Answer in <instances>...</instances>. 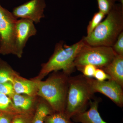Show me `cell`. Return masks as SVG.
I'll use <instances>...</instances> for the list:
<instances>
[{
    "mask_svg": "<svg viewBox=\"0 0 123 123\" xmlns=\"http://www.w3.org/2000/svg\"><path fill=\"white\" fill-rule=\"evenodd\" d=\"M107 15L89 35L83 38L86 44L112 47L114 44L123 31V5L116 4Z\"/></svg>",
    "mask_w": 123,
    "mask_h": 123,
    "instance_id": "6da1fadb",
    "label": "cell"
},
{
    "mask_svg": "<svg viewBox=\"0 0 123 123\" xmlns=\"http://www.w3.org/2000/svg\"><path fill=\"white\" fill-rule=\"evenodd\" d=\"M85 44L83 38L70 46L62 41L56 43L53 54L47 62L42 64L38 75L33 79L40 81L50 73L60 70L70 76L76 68L74 63L75 58Z\"/></svg>",
    "mask_w": 123,
    "mask_h": 123,
    "instance_id": "7a4b0ae2",
    "label": "cell"
},
{
    "mask_svg": "<svg viewBox=\"0 0 123 123\" xmlns=\"http://www.w3.org/2000/svg\"><path fill=\"white\" fill-rule=\"evenodd\" d=\"M55 73L45 81L38 82L37 96L46 101L54 112H64L70 76L62 72Z\"/></svg>",
    "mask_w": 123,
    "mask_h": 123,
    "instance_id": "3957f363",
    "label": "cell"
},
{
    "mask_svg": "<svg viewBox=\"0 0 123 123\" xmlns=\"http://www.w3.org/2000/svg\"><path fill=\"white\" fill-rule=\"evenodd\" d=\"M95 93L89 78L83 75L69 76L64 113L70 118L86 111Z\"/></svg>",
    "mask_w": 123,
    "mask_h": 123,
    "instance_id": "277c9868",
    "label": "cell"
},
{
    "mask_svg": "<svg viewBox=\"0 0 123 123\" xmlns=\"http://www.w3.org/2000/svg\"><path fill=\"white\" fill-rule=\"evenodd\" d=\"M116 55L112 47L92 46L86 43L77 55L74 63L79 70L87 64L102 69L110 64Z\"/></svg>",
    "mask_w": 123,
    "mask_h": 123,
    "instance_id": "5b68a950",
    "label": "cell"
},
{
    "mask_svg": "<svg viewBox=\"0 0 123 123\" xmlns=\"http://www.w3.org/2000/svg\"><path fill=\"white\" fill-rule=\"evenodd\" d=\"M18 19L0 4V55H14L16 24Z\"/></svg>",
    "mask_w": 123,
    "mask_h": 123,
    "instance_id": "8992f818",
    "label": "cell"
},
{
    "mask_svg": "<svg viewBox=\"0 0 123 123\" xmlns=\"http://www.w3.org/2000/svg\"><path fill=\"white\" fill-rule=\"evenodd\" d=\"M46 7L45 0H30L14 8L12 13L17 19H28L37 24L45 17Z\"/></svg>",
    "mask_w": 123,
    "mask_h": 123,
    "instance_id": "52a82bcc",
    "label": "cell"
},
{
    "mask_svg": "<svg viewBox=\"0 0 123 123\" xmlns=\"http://www.w3.org/2000/svg\"><path fill=\"white\" fill-rule=\"evenodd\" d=\"M94 93L99 92L109 98L119 107L123 106V87L112 80L100 81L89 78Z\"/></svg>",
    "mask_w": 123,
    "mask_h": 123,
    "instance_id": "ba28073f",
    "label": "cell"
},
{
    "mask_svg": "<svg viewBox=\"0 0 123 123\" xmlns=\"http://www.w3.org/2000/svg\"><path fill=\"white\" fill-rule=\"evenodd\" d=\"M34 23L26 19L18 20L15 30L14 55L19 58L22 57L23 50L30 37L37 33Z\"/></svg>",
    "mask_w": 123,
    "mask_h": 123,
    "instance_id": "9c48e42d",
    "label": "cell"
},
{
    "mask_svg": "<svg viewBox=\"0 0 123 123\" xmlns=\"http://www.w3.org/2000/svg\"><path fill=\"white\" fill-rule=\"evenodd\" d=\"M99 99L91 100L89 110L73 117L75 121L81 123H107L104 121L98 111Z\"/></svg>",
    "mask_w": 123,
    "mask_h": 123,
    "instance_id": "30bf717a",
    "label": "cell"
},
{
    "mask_svg": "<svg viewBox=\"0 0 123 123\" xmlns=\"http://www.w3.org/2000/svg\"><path fill=\"white\" fill-rule=\"evenodd\" d=\"M38 82L34 79L28 80L19 77L13 83L15 93L36 97L37 96Z\"/></svg>",
    "mask_w": 123,
    "mask_h": 123,
    "instance_id": "8fae6325",
    "label": "cell"
},
{
    "mask_svg": "<svg viewBox=\"0 0 123 123\" xmlns=\"http://www.w3.org/2000/svg\"><path fill=\"white\" fill-rule=\"evenodd\" d=\"M102 69L110 76L111 80L123 87V56L116 55L110 64Z\"/></svg>",
    "mask_w": 123,
    "mask_h": 123,
    "instance_id": "7c38bea8",
    "label": "cell"
},
{
    "mask_svg": "<svg viewBox=\"0 0 123 123\" xmlns=\"http://www.w3.org/2000/svg\"><path fill=\"white\" fill-rule=\"evenodd\" d=\"M36 97L15 93L11 98L20 113H32L35 112L36 108Z\"/></svg>",
    "mask_w": 123,
    "mask_h": 123,
    "instance_id": "4fadbf2b",
    "label": "cell"
},
{
    "mask_svg": "<svg viewBox=\"0 0 123 123\" xmlns=\"http://www.w3.org/2000/svg\"><path fill=\"white\" fill-rule=\"evenodd\" d=\"M54 112L46 101L40 102L36 106L31 123H44L46 117Z\"/></svg>",
    "mask_w": 123,
    "mask_h": 123,
    "instance_id": "5bb4252c",
    "label": "cell"
},
{
    "mask_svg": "<svg viewBox=\"0 0 123 123\" xmlns=\"http://www.w3.org/2000/svg\"><path fill=\"white\" fill-rule=\"evenodd\" d=\"M20 77L6 62L0 60V84L7 82L13 84L15 79Z\"/></svg>",
    "mask_w": 123,
    "mask_h": 123,
    "instance_id": "9a60e30c",
    "label": "cell"
},
{
    "mask_svg": "<svg viewBox=\"0 0 123 123\" xmlns=\"http://www.w3.org/2000/svg\"><path fill=\"white\" fill-rule=\"evenodd\" d=\"M0 111L13 115L20 114L16 109L11 98L0 93Z\"/></svg>",
    "mask_w": 123,
    "mask_h": 123,
    "instance_id": "2e32d148",
    "label": "cell"
},
{
    "mask_svg": "<svg viewBox=\"0 0 123 123\" xmlns=\"http://www.w3.org/2000/svg\"><path fill=\"white\" fill-rule=\"evenodd\" d=\"M44 123H74L64 112H54L46 117Z\"/></svg>",
    "mask_w": 123,
    "mask_h": 123,
    "instance_id": "e0dca14e",
    "label": "cell"
},
{
    "mask_svg": "<svg viewBox=\"0 0 123 123\" xmlns=\"http://www.w3.org/2000/svg\"><path fill=\"white\" fill-rule=\"evenodd\" d=\"M105 15L103 13L99 11L94 14L87 26V35H89L92 33L102 21Z\"/></svg>",
    "mask_w": 123,
    "mask_h": 123,
    "instance_id": "ac0fdd59",
    "label": "cell"
},
{
    "mask_svg": "<svg viewBox=\"0 0 123 123\" xmlns=\"http://www.w3.org/2000/svg\"><path fill=\"white\" fill-rule=\"evenodd\" d=\"M117 0H97L99 11L107 15L115 5Z\"/></svg>",
    "mask_w": 123,
    "mask_h": 123,
    "instance_id": "d6986e66",
    "label": "cell"
},
{
    "mask_svg": "<svg viewBox=\"0 0 123 123\" xmlns=\"http://www.w3.org/2000/svg\"><path fill=\"white\" fill-rule=\"evenodd\" d=\"M34 112L20 113L14 115L11 123H31Z\"/></svg>",
    "mask_w": 123,
    "mask_h": 123,
    "instance_id": "ffe728a7",
    "label": "cell"
},
{
    "mask_svg": "<svg viewBox=\"0 0 123 123\" xmlns=\"http://www.w3.org/2000/svg\"><path fill=\"white\" fill-rule=\"evenodd\" d=\"M0 93L11 98L15 94L12 83L7 82L0 84Z\"/></svg>",
    "mask_w": 123,
    "mask_h": 123,
    "instance_id": "44dd1931",
    "label": "cell"
},
{
    "mask_svg": "<svg viewBox=\"0 0 123 123\" xmlns=\"http://www.w3.org/2000/svg\"><path fill=\"white\" fill-rule=\"evenodd\" d=\"M112 48L117 55L123 56V32L118 36Z\"/></svg>",
    "mask_w": 123,
    "mask_h": 123,
    "instance_id": "7402d4cb",
    "label": "cell"
},
{
    "mask_svg": "<svg viewBox=\"0 0 123 123\" xmlns=\"http://www.w3.org/2000/svg\"><path fill=\"white\" fill-rule=\"evenodd\" d=\"M97 68L94 65L91 64H87L84 65L79 69L83 75L88 78L93 77L95 70Z\"/></svg>",
    "mask_w": 123,
    "mask_h": 123,
    "instance_id": "603a6c76",
    "label": "cell"
},
{
    "mask_svg": "<svg viewBox=\"0 0 123 123\" xmlns=\"http://www.w3.org/2000/svg\"><path fill=\"white\" fill-rule=\"evenodd\" d=\"M93 77L99 81H102L106 80H110L111 78L102 69L97 68Z\"/></svg>",
    "mask_w": 123,
    "mask_h": 123,
    "instance_id": "cb8c5ba5",
    "label": "cell"
},
{
    "mask_svg": "<svg viewBox=\"0 0 123 123\" xmlns=\"http://www.w3.org/2000/svg\"><path fill=\"white\" fill-rule=\"evenodd\" d=\"M14 115L0 111V123H11Z\"/></svg>",
    "mask_w": 123,
    "mask_h": 123,
    "instance_id": "d4e9b609",
    "label": "cell"
},
{
    "mask_svg": "<svg viewBox=\"0 0 123 123\" xmlns=\"http://www.w3.org/2000/svg\"><path fill=\"white\" fill-rule=\"evenodd\" d=\"M117 1H118L120 4L123 5V0H117Z\"/></svg>",
    "mask_w": 123,
    "mask_h": 123,
    "instance_id": "484cf974",
    "label": "cell"
}]
</instances>
